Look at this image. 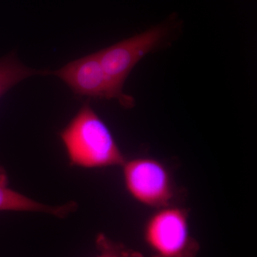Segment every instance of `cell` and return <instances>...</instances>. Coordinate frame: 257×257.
<instances>
[{"mask_svg":"<svg viewBox=\"0 0 257 257\" xmlns=\"http://www.w3.org/2000/svg\"><path fill=\"white\" fill-rule=\"evenodd\" d=\"M60 138L69 164L86 169L121 167L126 158L105 123L84 103Z\"/></svg>","mask_w":257,"mask_h":257,"instance_id":"cell-1","label":"cell"},{"mask_svg":"<svg viewBox=\"0 0 257 257\" xmlns=\"http://www.w3.org/2000/svg\"><path fill=\"white\" fill-rule=\"evenodd\" d=\"M150 257H197L200 244L191 233L189 211L178 204L155 209L144 225Z\"/></svg>","mask_w":257,"mask_h":257,"instance_id":"cell-2","label":"cell"},{"mask_svg":"<svg viewBox=\"0 0 257 257\" xmlns=\"http://www.w3.org/2000/svg\"><path fill=\"white\" fill-rule=\"evenodd\" d=\"M121 167L125 189L139 204L154 209L178 204L180 189L163 162L139 157L126 160Z\"/></svg>","mask_w":257,"mask_h":257,"instance_id":"cell-3","label":"cell"},{"mask_svg":"<svg viewBox=\"0 0 257 257\" xmlns=\"http://www.w3.org/2000/svg\"><path fill=\"white\" fill-rule=\"evenodd\" d=\"M167 31L165 25H158L97 52L104 72L119 92H123V85L133 67L160 45Z\"/></svg>","mask_w":257,"mask_h":257,"instance_id":"cell-4","label":"cell"},{"mask_svg":"<svg viewBox=\"0 0 257 257\" xmlns=\"http://www.w3.org/2000/svg\"><path fill=\"white\" fill-rule=\"evenodd\" d=\"M76 94L97 99H116L126 108L133 107L135 99L120 92L106 75L97 52L66 64L53 72Z\"/></svg>","mask_w":257,"mask_h":257,"instance_id":"cell-5","label":"cell"},{"mask_svg":"<svg viewBox=\"0 0 257 257\" xmlns=\"http://www.w3.org/2000/svg\"><path fill=\"white\" fill-rule=\"evenodd\" d=\"M76 202H70L59 207L46 205L10 189L8 184L0 183V211H33L46 213L64 218L77 209Z\"/></svg>","mask_w":257,"mask_h":257,"instance_id":"cell-6","label":"cell"},{"mask_svg":"<svg viewBox=\"0 0 257 257\" xmlns=\"http://www.w3.org/2000/svg\"><path fill=\"white\" fill-rule=\"evenodd\" d=\"M45 73L43 71L28 68L19 62L13 55L0 60V97L15 84L24 79Z\"/></svg>","mask_w":257,"mask_h":257,"instance_id":"cell-7","label":"cell"},{"mask_svg":"<svg viewBox=\"0 0 257 257\" xmlns=\"http://www.w3.org/2000/svg\"><path fill=\"white\" fill-rule=\"evenodd\" d=\"M96 245L98 253L95 257H144L139 251L112 241L104 234L98 235Z\"/></svg>","mask_w":257,"mask_h":257,"instance_id":"cell-8","label":"cell"},{"mask_svg":"<svg viewBox=\"0 0 257 257\" xmlns=\"http://www.w3.org/2000/svg\"><path fill=\"white\" fill-rule=\"evenodd\" d=\"M0 183L8 184V175L1 166H0Z\"/></svg>","mask_w":257,"mask_h":257,"instance_id":"cell-9","label":"cell"}]
</instances>
